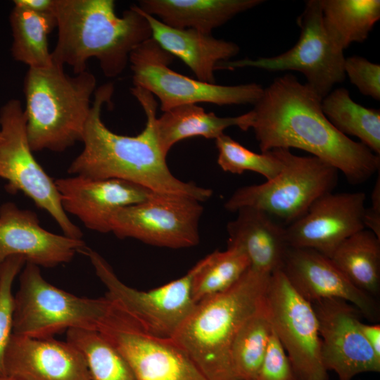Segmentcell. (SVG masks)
Segmentation results:
<instances>
[{
    "instance_id": "32",
    "label": "cell",
    "mask_w": 380,
    "mask_h": 380,
    "mask_svg": "<svg viewBox=\"0 0 380 380\" xmlns=\"http://www.w3.org/2000/svg\"><path fill=\"white\" fill-rule=\"evenodd\" d=\"M217 164L224 172L242 174L251 171L270 180L275 177L283 163L275 152L255 153L224 134L215 139Z\"/></svg>"
},
{
    "instance_id": "27",
    "label": "cell",
    "mask_w": 380,
    "mask_h": 380,
    "mask_svg": "<svg viewBox=\"0 0 380 380\" xmlns=\"http://www.w3.org/2000/svg\"><path fill=\"white\" fill-rule=\"evenodd\" d=\"M9 20L14 60L29 68H42L52 65L48 37L57 26L53 13H38L14 5Z\"/></svg>"
},
{
    "instance_id": "12",
    "label": "cell",
    "mask_w": 380,
    "mask_h": 380,
    "mask_svg": "<svg viewBox=\"0 0 380 380\" xmlns=\"http://www.w3.org/2000/svg\"><path fill=\"white\" fill-rule=\"evenodd\" d=\"M265 304L274 333L299 380H328L316 314L282 270L271 274Z\"/></svg>"
},
{
    "instance_id": "25",
    "label": "cell",
    "mask_w": 380,
    "mask_h": 380,
    "mask_svg": "<svg viewBox=\"0 0 380 380\" xmlns=\"http://www.w3.org/2000/svg\"><path fill=\"white\" fill-rule=\"evenodd\" d=\"M325 31L343 51L352 43L367 39L380 19L379 0H320Z\"/></svg>"
},
{
    "instance_id": "14",
    "label": "cell",
    "mask_w": 380,
    "mask_h": 380,
    "mask_svg": "<svg viewBox=\"0 0 380 380\" xmlns=\"http://www.w3.org/2000/svg\"><path fill=\"white\" fill-rule=\"evenodd\" d=\"M98 331L125 357L137 380H208L172 338L147 333L120 308Z\"/></svg>"
},
{
    "instance_id": "3",
    "label": "cell",
    "mask_w": 380,
    "mask_h": 380,
    "mask_svg": "<svg viewBox=\"0 0 380 380\" xmlns=\"http://www.w3.org/2000/svg\"><path fill=\"white\" fill-rule=\"evenodd\" d=\"M53 13L58 37L52 61L71 66L75 74L86 71L88 61L94 58L106 77H118L132 51L151 38L150 25L137 6L120 17L113 0H55Z\"/></svg>"
},
{
    "instance_id": "33",
    "label": "cell",
    "mask_w": 380,
    "mask_h": 380,
    "mask_svg": "<svg viewBox=\"0 0 380 380\" xmlns=\"http://www.w3.org/2000/svg\"><path fill=\"white\" fill-rule=\"evenodd\" d=\"M20 256H11L0 265V375L4 373V355L13 334V297L12 286L25 264Z\"/></svg>"
},
{
    "instance_id": "2",
    "label": "cell",
    "mask_w": 380,
    "mask_h": 380,
    "mask_svg": "<svg viewBox=\"0 0 380 380\" xmlns=\"http://www.w3.org/2000/svg\"><path fill=\"white\" fill-rule=\"evenodd\" d=\"M113 91L111 83L96 89L82 141L84 148L70 165L68 173L96 179H122L155 193L187 196L200 202L209 199L211 189L183 182L170 170L167 156L157 141L154 122L158 105L152 94L139 87L131 88L146 116L145 127L139 134H118L105 125L102 106L110 103Z\"/></svg>"
},
{
    "instance_id": "1",
    "label": "cell",
    "mask_w": 380,
    "mask_h": 380,
    "mask_svg": "<svg viewBox=\"0 0 380 380\" xmlns=\"http://www.w3.org/2000/svg\"><path fill=\"white\" fill-rule=\"evenodd\" d=\"M322 99L289 73L275 78L250 111L261 152L298 148L329 163L352 184L368 180L380 168V156L350 139L326 118Z\"/></svg>"
},
{
    "instance_id": "13",
    "label": "cell",
    "mask_w": 380,
    "mask_h": 380,
    "mask_svg": "<svg viewBox=\"0 0 380 380\" xmlns=\"http://www.w3.org/2000/svg\"><path fill=\"white\" fill-rule=\"evenodd\" d=\"M203 211L201 202L193 198L154 192L142 202L119 209L110 232L155 246L190 248L200 241Z\"/></svg>"
},
{
    "instance_id": "34",
    "label": "cell",
    "mask_w": 380,
    "mask_h": 380,
    "mask_svg": "<svg viewBox=\"0 0 380 380\" xmlns=\"http://www.w3.org/2000/svg\"><path fill=\"white\" fill-rule=\"evenodd\" d=\"M344 70L360 92L380 100V65L365 58L353 56L345 58Z\"/></svg>"
},
{
    "instance_id": "10",
    "label": "cell",
    "mask_w": 380,
    "mask_h": 380,
    "mask_svg": "<svg viewBox=\"0 0 380 380\" xmlns=\"http://www.w3.org/2000/svg\"><path fill=\"white\" fill-rule=\"evenodd\" d=\"M82 253L89 258L96 276L106 287V296L151 335L172 338L196 305L192 284L201 260L182 277L151 290L140 291L124 284L96 251L87 246Z\"/></svg>"
},
{
    "instance_id": "29",
    "label": "cell",
    "mask_w": 380,
    "mask_h": 380,
    "mask_svg": "<svg viewBox=\"0 0 380 380\" xmlns=\"http://www.w3.org/2000/svg\"><path fill=\"white\" fill-rule=\"evenodd\" d=\"M272 334L265 298L262 305L241 325L232 343L231 361L240 380L255 379Z\"/></svg>"
},
{
    "instance_id": "21",
    "label": "cell",
    "mask_w": 380,
    "mask_h": 380,
    "mask_svg": "<svg viewBox=\"0 0 380 380\" xmlns=\"http://www.w3.org/2000/svg\"><path fill=\"white\" fill-rule=\"evenodd\" d=\"M228 222V246L242 251L250 262V269L272 274L281 270L289 248L285 227L265 212L245 207Z\"/></svg>"
},
{
    "instance_id": "15",
    "label": "cell",
    "mask_w": 380,
    "mask_h": 380,
    "mask_svg": "<svg viewBox=\"0 0 380 380\" xmlns=\"http://www.w3.org/2000/svg\"><path fill=\"white\" fill-rule=\"evenodd\" d=\"M311 303L317 318L322 358L327 371L334 372L338 380H353L365 372H379L380 357L360 328L361 312L338 298Z\"/></svg>"
},
{
    "instance_id": "6",
    "label": "cell",
    "mask_w": 380,
    "mask_h": 380,
    "mask_svg": "<svg viewBox=\"0 0 380 380\" xmlns=\"http://www.w3.org/2000/svg\"><path fill=\"white\" fill-rule=\"evenodd\" d=\"M115 308L106 297H80L48 282L39 267L25 262L13 297V334L52 337L65 329L100 331Z\"/></svg>"
},
{
    "instance_id": "17",
    "label": "cell",
    "mask_w": 380,
    "mask_h": 380,
    "mask_svg": "<svg viewBox=\"0 0 380 380\" xmlns=\"http://www.w3.org/2000/svg\"><path fill=\"white\" fill-rule=\"evenodd\" d=\"M82 239L50 232L35 213L7 202L0 207V265L11 256L38 267H53L71 261L86 248Z\"/></svg>"
},
{
    "instance_id": "4",
    "label": "cell",
    "mask_w": 380,
    "mask_h": 380,
    "mask_svg": "<svg viewBox=\"0 0 380 380\" xmlns=\"http://www.w3.org/2000/svg\"><path fill=\"white\" fill-rule=\"evenodd\" d=\"M270 277L249 268L229 289L196 303L171 338L208 380H240L231 361L232 343L264 302Z\"/></svg>"
},
{
    "instance_id": "36",
    "label": "cell",
    "mask_w": 380,
    "mask_h": 380,
    "mask_svg": "<svg viewBox=\"0 0 380 380\" xmlns=\"http://www.w3.org/2000/svg\"><path fill=\"white\" fill-rule=\"evenodd\" d=\"M365 229L380 239V177H378L372 193V205L366 208L364 215Z\"/></svg>"
},
{
    "instance_id": "37",
    "label": "cell",
    "mask_w": 380,
    "mask_h": 380,
    "mask_svg": "<svg viewBox=\"0 0 380 380\" xmlns=\"http://www.w3.org/2000/svg\"><path fill=\"white\" fill-rule=\"evenodd\" d=\"M362 332L376 355L380 357V325L360 324Z\"/></svg>"
},
{
    "instance_id": "26",
    "label": "cell",
    "mask_w": 380,
    "mask_h": 380,
    "mask_svg": "<svg viewBox=\"0 0 380 380\" xmlns=\"http://www.w3.org/2000/svg\"><path fill=\"white\" fill-rule=\"evenodd\" d=\"M331 260L357 289L376 298L380 292V239L364 229L346 239Z\"/></svg>"
},
{
    "instance_id": "31",
    "label": "cell",
    "mask_w": 380,
    "mask_h": 380,
    "mask_svg": "<svg viewBox=\"0 0 380 380\" xmlns=\"http://www.w3.org/2000/svg\"><path fill=\"white\" fill-rule=\"evenodd\" d=\"M201 261L192 284L196 304L229 289L250 267L246 255L232 246H227L226 251H215Z\"/></svg>"
},
{
    "instance_id": "9",
    "label": "cell",
    "mask_w": 380,
    "mask_h": 380,
    "mask_svg": "<svg viewBox=\"0 0 380 380\" xmlns=\"http://www.w3.org/2000/svg\"><path fill=\"white\" fill-rule=\"evenodd\" d=\"M21 102L12 99L0 109V177L7 181L6 190L23 192L46 210L64 235L82 239V232L64 211L55 181L34 158L26 129Z\"/></svg>"
},
{
    "instance_id": "39",
    "label": "cell",
    "mask_w": 380,
    "mask_h": 380,
    "mask_svg": "<svg viewBox=\"0 0 380 380\" xmlns=\"http://www.w3.org/2000/svg\"><path fill=\"white\" fill-rule=\"evenodd\" d=\"M0 380H20L6 375H0Z\"/></svg>"
},
{
    "instance_id": "30",
    "label": "cell",
    "mask_w": 380,
    "mask_h": 380,
    "mask_svg": "<svg viewBox=\"0 0 380 380\" xmlns=\"http://www.w3.org/2000/svg\"><path fill=\"white\" fill-rule=\"evenodd\" d=\"M67 341L84 356L91 380H137L125 357L99 331L70 329Z\"/></svg>"
},
{
    "instance_id": "18",
    "label": "cell",
    "mask_w": 380,
    "mask_h": 380,
    "mask_svg": "<svg viewBox=\"0 0 380 380\" xmlns=\"http://www.w3.org/2000/svg\"><path fill=\"white\" fill-rule=\"evenodd\" d=\"M55 184L65 213L76 216L88 229L108 233L120 208L147 199L153 191L118 179H96L81 175L59 178Z\"/></svg>"
},
{
    "instance_id": "16",
    "label": "cell",
    "mask_w": 380,
    "mask_h": 380,
    "mask_svg": "<svg viewBox=\"0 0 380 380\" xmlns=\"http://www.w3.org/2000/svg\"><path fill=\"white\" fill-rule=\"evenodd\" d=\"M363 192H329L299 219L285 227L289 247L308 248L331 258L348 237L365 229Z\"/></svg>"
},
{
    "instance_id": "35",
    "label": "cell",
    "mask_w": 380,
    "mask_h": 380,
    "mask_svg": "<svg viewBox=\"0 0 380 380\" xmlns=\"http://www.w3.org/2000/svg\"><path fill=\"white\" fill-rule=\"evenodd\" d=\"M255 380H299L274 331Z\"/></svg>"
},
{
    "instance_id": "7",
    "label": "cell",
    "mask_w": 380,
    "mask_h": 380,
    "mask_svg": "<svg viewBox=\"0 0 380 380\" xmlns=\"http://www.w3.org/2000/svg\"><path fill=\"white\" fill-rule=\"evenodd\" d=\"M273 151L283 163L279 173L264 183L236 189L224 208L230 212L245 207L259 209L289 225L301 217L317 198L333 191L338 171L312 156H296L285 148Z\"/></svg>"
},
{
    "instance_id": "23",
    "label": "cell",
    "mask_w": 380,
    "mask_h": 380,
    "mask_svg": "<svg viewBox=\"0 0 380 380\" xmlns=\"http://www.w3.org/2000/svg\"><path fill=\"white\" fill-rule=\"evenodd\" d=\"M262 0H142L139 8L157 16L165 25L193 29L205 34L226 23L237 14L263 3Z\"/></svg>"
},
{
    "instance_id": "5",
    "label": "cell",
    "mask_w": 380,
    "mask_h": 380,
    "mask_svg": "<svg viewBox=\"0 0 380 380\" xmlns=\"http://www.w3.org/2000/svg\"><path fill=\"white\" fill-rule=\"evenodd\" d=\"M96 87L95 76L87 70L71 76L53 63L29 68L24 80V111L32 151L61 152L82 141Z\"/></svg>"
},
{
    "instance_id": "19",
    "label": "cell",
    "mask_w": 380,
    "mask_h": 380,
    "mask_svg": "<svg viewBox=\"0 0 380 380\" xmlns=\"http://www.w3.org/2000/svg\"><path fill=\"white\" fill-rule=\"evenodd\" d=\"M296 291L310 303L338 298L354 305L362 316L379 320L376 298L357 289L331 258L312 249L289 248L282 269Z\"/></svg>"
},
{
    "instance_id": "20",
    "label": "cell",
    "mask_w": 380,
    "mask_h": 380,
    "mask_svg": "<svg viewBox=\"0 0 380 380\" xmlns=\"http://www.w3.org/2000/svg\"><path fill=\"white\" fill-rule=\"evenodd\" d=\"M4 373L20 380H91L84 356L67 341L15 334L6 349Z\"/></svg>"
},
{
    "instance_id": "38",
    "label": "cell",
    "mask_w": 380,
    "mask_h": 380,
    "mask_svg": "<svg viewBox=\"0 0 380 380\" xmlns=\"http://www.w3.org/2000/svg\"><path fill=\"white\" fill-rule=\"evenodd\" d=\"M15 6L25 8L38 13L53 12L55 0H15Z\"/></svg>"
},
{
    "instance_id": "28",
    "label": "cell",
    "mask_w": 380,
    "mask_h": 380,
    "mask_svg": "<svg viewBox=\"0 0 380 380\" xmlns=\"http://www.w3.org/2000/svg\"><path fill=\"white\" fill-rule=\"evenodd\" d=\"M324 114L343 134L353 136L380 156V110L355 102L349 91L336 88L322 100Z\"/></svg>"
},
{
    "instance_id": "11",
    "label": "cell",
    "mask_w": 380,
    "mask_h": 380,
    "mask_svg": "<svg viewBox=\"0 0 380 380\" xmlns=\"http://www.w3.org/2000/svg\"><path fill=\"white\" fill-rule=\"evenodd\" d=\"M300 34L296 44L279 55L220 63L217 69L252 67L270 72L293 70L305 77V83L322 99L346 79L345 57L329 38L322 21L320 0H308L297 19Z\"/></svg>"
},
{
    "instance_id": "24",
    "label": "cell",
    "mask_w": 380,
    "mask_h": 380,
    "mask_svg": "<svg viewBox=\"0 0 380 380\" xmlns=\"http://www.w3.org/2000/svg\"><path fill=\"white\" fill-rule=\"evenodd\" d=\"M250 111L236 117H218L214 113H206L197 104L179 106L156 118L154 122L157 141L162 152L167 156L178 141L200 136L216 139L224 130L237 126L243 131L249 129Z\"/></svg>"
},
{
    "instance_id": "8",
    "label": "cell",
    "mask_w": 380,
    "mask_h": 380,
    "mask_svg": "<svg viewBox=\"0 0 380 380\" xmlns=\"http://www.w3.org/2000/svg\"><path fill=\"white\" fill-rule=\"evenodd\" d=\"M172 61L173 56L152 38L136 47L129 58L134 87L156 96L163 112L201 102L255 105L262 95L264 88L256 83L224 86L191 78L170 68Z\"/></svg>"
},
{
    "instance_id": "22",
    "label": "cell",
    "mask_w": 380,
    "mask_h": 380,
    "mask_svg": "<svg viewBox=\"0 0 380 380\" xmlns=\"http://www.w3.org/2000/svg\"><path fill=\"white\" fill-rule=\"evenodd\" d=\"M138 8L150 25L151 38L163 49L181 59L199 81L215 83L214 72L217 65L239 52V46L232 42L218 39L211 34L193 29L167 26Z\"/></svg>"
}]
</instances>
